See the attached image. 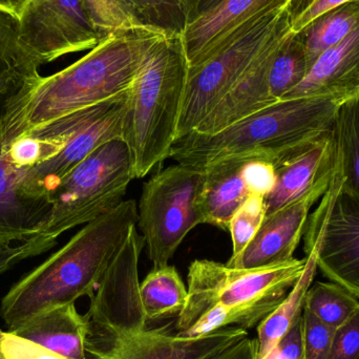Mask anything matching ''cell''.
I'll return each instance as SVG.
<instances>
[{"label":"cell","mask_w":359,"mask_h":359,"mask_svg":"<svg viewBox=\"0 0 359 359\" xmlns=\"http://www.w3.org/2000/svg\"><path fill=\"white\" fill-rule=\"evenodd\" d=\"M128 90L98 104L67 114L65 147L54 157L27 170L22 181L25 196L50 215V194L61 181L95 149L123 136Z\"/></svg>","instance_id":"obj_11"},{"label":"cell","mask_w":359,"mask_h":359,"mask_svg":"<svg viewBox=\"0 0 359 359\" xmlns=\"http://www.w3.org/2000/svg\"><path fill=\"white\" fill-rule=\"evenodd\" d=\"M31 0H0V11L20 19Z\"/></svg>","instance_id":"obj_39"},{"label":"cell","mask_w":359,"mask_h":359,"mask_svg":"<svg viewBox=\"0 0 359 359\" xmlns=\"http://www.w3.org/2000/svg\"><path fill=\"white\" fill-rule=\"evenodd\" d=\"M331 176L286 206L267 215L246 248L226 265L238 269L266 267L292 259L305 233L310 209L320 200L330 185Z\"/></svg>","instance_id":"obj_15"},{"label":"cell","mask_w":359,"mask_h":359,"mask_svg":"<svg viewBox=\"0 0 359 359\" xmlns=\"http://www.w3.org/2000/svg\"><path fill=\"white\" fill-rule=\"evenodd\" d=\"M265 196H251L232 215L228 226L231 236L232 255L238 257L251 242L266 217Z\"/></svg>","instance_id":"obj_31"},{"label":"cell","mask_w":359,"mask_h":359,"mask_svg":"<svg viewBox=\"0 0 359 359\" xmlns=\"http://www.w3.org/2000/svg\"><path fill=\"white\" fill-rule=\"evenodd\" d=\"M348 1L350 0H290L287 10L293 33H299L325 13Z\"/></svg>","instance_id":"obj_34"},{"label":"cell","mask_w":359,"mask_h":359,"mask_svg":"<svg viewBox=\"0 0 359 359\" xmlns=\"http://www.w3.org/2000/svg\"><path fill=\"white\" fill-rule=\"evenodd\" d=\"M265 359H304L303 314Z\"/></svg>","instance_id":"obj_36"},{"label":"cell","mask_w":359,"mask_h":359,"mask_svg":"<svg viewBox=\"0 0 359 359\" xmlns=\"http://www.w3.org/2000/svg\"><path fill=\"white\" fill-rule=\"evenodd\" d=\"M41 65L20 41L19 19L0 11V90L39 76Z\"/></svg>","instance_id":"obj_26"},{"label":"cell","mask_w":359,"mask_h":359,"mask_svg":"<svg viewBox=\"0 0 359 359\" xmlns=\"http://www.w3.org/2000/svg\"><path fill=\"white\" fill-rule=\"evenodd\" d=\"M247 337V330L238 327L198 339H184L164 329L145 330L126 341L111 359H207Z\"/></svg>","instance_id":"obj_19"},{"label":"cell","mask_w":359,"mask_h":359,"mask_svg":"<svg viewBox=\"0 0 359 359\" xmlns=\"http://www.w3.org/2000/svg\"><path fill=\"white\" fill-rule=\"evenodd\" d=\"M204 224L228 231L230 219L253 194L267 196L276 182V165L261 156L226 158L202 168Z\"/></svg>","instance_id":"obj_14"},{"label":"cell","mask_w":359,"mask_h":359,"mask_svg":"<svg viewBox=\"0 0 359 359\" xmlns=\"http://www.w3.org/2000/svg\"><path fill=\"white\" fill-rule=\"evenodd\" d=\"M144 247L136 226L90 297L84 316L88 359H111L126 341L147 330L139 282Z\"/></svg>","instance_id":"obj_7"},{"label":"cell","mask_w":359,"mask_h":359,"mask_svg":"<svg viewBox=\"0 0 359 359\" xmlns=\"http://www.w3.org/2000/svg\"><path fill=\"white\" fill-rule=\"evenodd\" d=\"M334 170L332 130L304 151L276 165V182L266 196V215L307 194Z\"/></svg>","instance_id":"obj_20"},{"label":"cell","mask_w":359,"mask_h":359,"mask_svg":"<svg viewBox=\"0 0 359 359\" xmlns=\"http://www.w3.org/2000/svg\"><path fill=\"white\" fill-rule=\"evenodd\" d=\"M292 34L289 16L255 56L236 86L194 132L215 134L238 120L273 104L269 93L270 71L280 48Z\"/></svg>","instance_id":"obj_17"},{"label":"cell","mask_w":359,"mask_h":359,"mask_svg":"<svg viewBox=\"0 0 359 359\" xmlns=\"http://www.w3.org/2000/svg\"><path fill=\"white\" fill-rule=\"evenodd\" d=\"M328 359H359V307L335 330Z\"/></svg>","instance_id":"obj_35"},{"label":"cell","mask_w":359,"mask_h":359,"mask_svg":"<svg viewBox=\"0 0 359 359\" xmlns=\"http://www.w3.org/2000/svg\"><path fill=\"white\" fill-rule=\"evenodd\" d=\"M287 6L248 23L210 58L188 67L177 140L194 132L236 86L255 56L289 18Z\"/></svg>","instance_id":"obj_9"},{"label":"cell","mask_w":359,"mask_h":359,"mask_svg":"<svg viewBox=\"0 0 359 359\" xmlns=\"http://www.w3.org/2000/svg\"><path fill=\"white\" fill-rule=\"evenodd\" d=\"M305 48L293 33L274 59L269 75V93L273 102L282 100L309 73Z\"/></svg>","instance_id":"obj_29"},{"label":"cell","mask_w":359,"mask_h":359,"mask_svg":"<svg viewBox=\"0 0 359 359\" xmlns=\"http://www.w3.org/2000/svg\"><path fill=\"white\" fill-rule=\"evenodd\" d=\"M334 329L320 322L309 310H303L304 359H328Z\"/></svg>","instance_id":"obj_32"},{"label":"cell","mask_w":359,"mask_h":359,"mask_svg":"<svg viewBox=\"0 0 359 359\" xmlns=\"http://www.w3.org/2000/svg\"><path fill=\"white\" fill-rule=\"evenodd\" d=\"M207 359H257V339L245 337Z\"/></svg>","instance_id":"obj_38"},{"label":"cell","mask_w":359,"mask_h":359,"mask_svg":"<svg viewBox=\"0 0 359 359\" xmlns=\"http://www.w3.org/2000/svg\"><path fill=\"white\" fill-rule=\"evenodd\" d=\"M0 359H69L14 333L0 330Z\"/></svg>","instance_id":"obj_33"},{"label":"cell","mask_w":359,"mask_h":359,"mask_svg":"<svg viewBox=\"0 0 359 359\" xmlns=\"http://www.w3.org/2000/svg\"><path fill=\"white\" fill-rule=\"evenodd\" d=\"M307 259L238 269L196 259L188 270V297L176 323L177 337L198 339L221 329L259 326L286 299Z\"/></svg>","instance_id":"obj_2"},{"label":"cell","mask_w":359,"mask_h":359,"mask_svg":"<svg viewBox=\"0 0 359 359\" xmlns=\"http://www.w3.org/2000/svg\"><path fill=\"white\" fill-rule=\"evenodd\" d=\"M306 267L286 299L257 326V359L266 356L303 314L305 297L318 272L316 246L305 247Z\"/></svg>","instance_id":"obj_22"},{"label":"cell","mask_w":359,"mask_h":359,"mask_svg":"<svg viewBox=\"0 0 359 359\" xmlns=\"http://www.w3.org/2000/svg\"><path fill=\"white\" fill-rule=\"evenodd\" d=\"M187 77L181 37L158 38L128 90L122 139L132 153L137 179L144 178L170 158Z\"/></svg>","instance_id":"obj_4"},{"label":"cell","mask_w":359,"mask_h":359,"mask_svg":"<svg viewBox=\"0 0 359 359\" xmlns=\"http://www.w3.org/2000/svg\"><path fill=\"white\" fill-rule=\"evenodd\" d=\"M88 17L104 36L123 32L151 31L141 23L124 0H81ZM156 33V32H155Z\"/></svg>","instance_id":"obj_30"},{"label":"cell","mask_w":359,"mask_h":359,"mask_svg":"<svg viewBox=\"0 0 359 359\" xmlns=\"http://www.w3.org/2000/svg\"><path fill=\"white\" fill-rule=\"evenodd\" d=\"M290 0H222L194 19L181 36L188 67L210 58L248 23L285 8Z\"/></svg>","instance_id":"obj_16"},{"label":"cell","mask_w":359,"mask_h":359,"mask_svg":"<svg viewBox=\"0 0 359 359\" xmlns=\"http://www.w3.org/2000/svg\"><path fill=\"white\" fill-rule=\"evenodd\" d=\"M359 27V0H350L332 8L297 34L305 48L310 69L332 46Z\"/></svg>","instance_id":"obj_24"},{"label":"cell","mask_w":359,"mask_h":359,"mask_svg":"<svg viewBox=\"0 0 359 359\" xmlns=\"http://www.w3.org/2000/svg\"><path fill=\"white\" fill-rule=\"evenodd\" d=\"M359 95V27L316 61L305 79L283 99L325 97L346 101Z\"/></svg>","instance_id":"obj_18"},{"label":"cell","mask_w":359,"mask_h":359,"mask_svg":"<svg viewBox=\"0 0 359 359\" xmlns=\"http://www.w3.org/2000/svg\"><path fill=\"white\" fill-rule=\"evenodd\" d=\"M19 37L41 65L90 50L103 38L81 0H31L19 19Z\"/></svg>","instance_id":"obj_13"},{"label":"cell","mask_w":359,"mask_h":359,"mask_svg":"<svg viewBox=\"0 0 359 359\" xmlns=\"http://www.w3.org/2000/svg\"><path fill=\"white\" fill-rule=\"evenodd\" d=\"M135 179L134 159L126 141L117 138L104 143L53 190L48 221L29 240L40 252H46L65 231L86 225L119 206Z\"/></svg>","instance_id":"obj_6"},{"label":"cell","mask_w":359,"mask_h":359,"mask_svg":"<svg viewBox=\"0 0 359 359\" xmlns=\"http://www.w3.org/2000/svg\"><path fill=\"white\" fill-rule=\"evenodd\" d=\"M161 36L149 31L109 34L67 69L42 77L27 107V128L128 92Z\"/></svg>","instance_id":"obj_5"},{"label":"cell","mask_w":359,"mask_h":359,"mask_svg":"<svg viewBox=\"0 0 359 359\" xmlns=\"http://www.w3.org/2000/svg\"><path fill=\"white\" fill-rule=\"evenodd\" d=\"M137 224L135 200H124L111 212L86 224L2 299L0 316L8 330L80 297L90 299Z\"/></svg>","instance_id":"obj_1"},{"label":"cell","mask_w":359,"mask_h":359,"mask_svg":"<svg viewBox=\"0 0 359 359\" xmlns=\"http://www.w3.org/2000/svg\"><path fill=\"white\" fill-rule=\"evenodd\" d=\"M86 320L75 304L44 312L18 328L8 330L69 359H88L86 351Z\"/></svg>","instance_id":"obj_21"},{"label":"cell","mask_w":359,"mask_h":359,"mask_svg":"<svg viewBox=\"0 0 359 359\" xmlns=\"http://www.w3.org/2000/svg\"><path fill=\"white\" fill-rule=\"evenodd\" d=\"M141 303L147 320L178 316L185 307L188 290L177 271L168 265L154 267L140 284Z\"/></svg>","instance_id":"obj_25"},{"label":"cell","mask_w":359,"mask_h":359,"mask_svg":"<svg viewBox=\"0 0 359 359\" xmlns=\"http://www.w3.org/2000/svg\"><path fill=\"white\" fill-rule=\"evenodd\" d=\"M144 27L180 38L196 18L198 0H124Z\"/></svg>","instance_id":"obj_27"},{"label":"cell","mask_w":359,"mask_h":359,"mask_svg":"<svg viewBox=\"0 0 359 359\" xmlns=\"http://www.w3.org/2000/svg\"><path fill=\"white\" fill-rule=\"evenodd\" d=\"M39 255H41L39 249L29 240L16 247L11 246V244L0 245V276L19 262Z\"/></svg>","instance_id":"obj_37"},{"label":"cell","mask_w":359,"mask_h":359,"mask_svg":"<svg viewBox=\"0 0 359 359\" xmlns=\"http://www.w3.org/2000/svg\"><path fill=\"white\" fill-rule=\"evenodd\" d=\"M332 138L334 168L341 190L359 204V95L341 103Z\"/></svg>","instance_id":"obj_23"},{"label":"cell","mask_w":359,"mask_h":359,"mask_svg":"<svg viewBox=\"0 0 359 359\" xmlns=\"http://www.w3.org/2000/svg\"><path fill=\"white\" fill-rule=\"evenodd\" d=\"M343 101L325 97L282 99L215 134L192 132L175 142L170 158L202 170L238 156H261L278 165L332 130Z\"/></svg>","instance_id":"obj_3"},{"label":"cell","mask_w":359,"mask_h":359,"mask_svg":"<svg viewBox=\"0 0 359 359\" xmlns=\"http://www.w3.org/2000/svg\"><path fill=\"white\" fill-rule=\"evenodd\" d=\"M359 307V299L335 283L318 282L311 285L304 308L320 322L337 330Z\"/></svg>","instance_id":"obj_28"},{"label":"cell","mask_w":359,"mask_h":359,"mask_svg":"<svg viewBox=\"0 0 359 359\" xmlns=\"http://www.w3.org/2000/svg\"><path fill=\"white\" fill-rule=\"evenodd\" d=\"M309 215L305 247L316 246L318 270L359 299V204L333 170L328 189Z\"/></svg>","instance_id":"obj_12"},{"label":"cell","mask_w":359,"mask_h":359,"mask_svg":"<svg viewBox=\"0 0 359 359\" xmlns=\"http://www.w3.org/2000/svg\"><path fill=\"white\" fill-rule=\"evenodd\" d=\"M204 172L175 164L143 184L138 224L154 267L168 265L188 233L204 224L201 194Z\"/></svg>","instance_id":"obj_8"},{"label":"cell","mask_w":359,"mask_h":359,"mask_svg":"<svg viewBox=\"0 0 359 359\" xmlns=\"http://www.w3.org/2000/svg\"><path fill=\"white\" fill-rule=\"evenodd\" d=\"M222 0H198V6H196V15L202 14V13L206 12V11L210 10L213 6H217L219 2Z\"/></svg>","instance_id":"obj_40"},{"label":"cell","mask_w":359,"mask_h":359,"mask_svg":"<svg viewBox=\"0 0 359 359\" xmlns=\"http://www.w3.org/2000/svg\"><path fill=\"white\" fill-rule=\"evenodd\" d=\"M41 79L27 78L0 90V245L25 242L48 219L23 194L22 176L12 155L15 138L27 128V107Z\"/></svg>","instance_id":"obj_10"}]
</instances>
